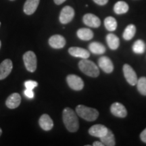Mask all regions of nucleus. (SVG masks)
Returning <instances> with one entry per match:
<instances>
[{
    "instance_id": "f704fd0d",
    "label": "nucleus",
    "mask_w": 146,
    "mask_h": 146,
    "mask_svg": "<svg viewBox=\"0 0 146 146\" xmlns=\"http://www.w3.org/2000/svg\"><path fill=\"white\" fill-rule=\"evenodd\" d=\"M0 27H1V22H0Z\"/></svg>"
},
{
    "instance_id": "f257e3e1",
    "label": "nucleus",
    "mask_w": 146,
    "mask_h": 146,
    "mask_svg": "<svg viewBox=\"0 0 146 146\" xmlns=\"http://www.w3.org/2000/svg\"><path fill=\"white\" fill-rule=\"evenodd\" d=\"M63 122L67 130L71 133L78 131L79 122L75 112L70 108H66L63 110Z\"/></svg>"
},
{
    "instance_id": "412c9836",
    "label": "nucleus",
    "mask_w": 146,
    "mask_h": 146,
    "mask_svg": "<svg viewBox=\"0 0 146 146\" xmlns=\"http://www.w3.org/2000/svg\"><path fill=\"white\" fill-rule=\"evenodd\" d=\"M100 141L106 146H114L115 145V139L114 135L112 131L108 129L105 135L100 137Z\"/></svg>"
},
{
    "instance_id": "dca6fc26",
    "label": "nucleus",
    "mask_w": 146,
    "mask_h": 146,
    "mask_svg": "<svg viewBox=\"0 0 146 146\" xmlns=\"http://www.w3.org/2000/svg\"><path fill=\"white\" fill-rule=\"evenodd\" d=\"M39 126L43 130L50 131L54 127V122L48 114H43L39 120Z\"/></svg>"
},
{
    "instance_id": "6e6552de",
    "label": "nucleus",
    "mask_w": 146,
    "mask_h": 146,
    "mask_svg": "<svg viewBox=\"0 0 146 146\" xmlns=\"http://www.w3.org/2000/svg\"><path fill=\"white\" fill-rule=\"evenodd\" d=\"M110 111L112 114L116 117L125 118L127 115V111L125 106L119 102H115L112 104L110 107Z\"/></svg>"
},
{
    "instance_id": "aec40b11",
    "label": "nucleus",
    "mask_w": 146,
    "mask_h": 146,
    "mask_svg": "<svg viewBox=\"0 0 146 146\" xmlns=\"http://www.w3.org/2000/svg\"><path fill=\"white\" fill-rule=\"evenodd\" d=\"M89 49L91 53L97 55L103 54L106 52V47L104 45L99 42H92L89 44Z\"/></svg>"
},
{
    "instance_id": "f03ea898",
    "label": "nucleus",
    "mask_w": 146,
    "mask_h": 146,
    "mask_svg": "<svg viewBox=\"0 0 146 146\" xmlns=\"http://www.w3.org/2000/svg\"><path fill=\"white\" fill-rule=\"evenodd\" d=\"M79 69L86 75L91 77H98L100 74L99 68L94 62L87 59H83L78 63Z\"/></svg>"
},
{
    "instance_id": "5701e85b",
    "label": "nucleus",
    "mask_w": 146,
    "mask_h": 146,
    "mask_svg": "<svg viewBox=\"0 0 146 146\" xmlns=\"http://www.w3.org/2000/svg\"><path fill=\"white\" fill-rule=\"evenodd\" d=\"M136 33V27L134 25H129L126 27L123 33V38L126 41L132 39Z\"/></svg>"
},
{
    "instance_id": "6ab92c4d",
    "label": "nucleus",
    "mask_w": 146,
    "mask_h": 146,
    "mask_svg": "<svg viewBox=\"0 0 146 146\" xmlns=\"http://www.w3.org/2000/svg\"><path fill=\"white\" fill-rule=\"evenodd\" d=\"M77 36L83 41H89L94 37V33L89 29L82 28L78 29L76 32Z\"/></svg>"
},
{
    "instance_id": "39448f33",
    "label": "nucleus",
    "mask_w": 146,
    "mask_h": 146,
    "mask_svg": "<svg viewBox=\"0 0 146 146\" xmlns=\"http://www.w3.org/2000/svg\"><path fill=\"white\" fill-rule=\"evenodd\" d=\"M68 86L73 90L81 91L84 87V82L81 77L75 74H69L66 77Z\"/></svg>"
},
{
    "instance_id": "423d86ee",
    "label": "nucleus",
    "mask_w": 146,
    "mask_h": 146,
    "mask_svg": "<svg viewBox=\"0 0 146 146\" xmlns=\"http://www.w3.org/2000/svg\"><path fill=\"white\" fill-rule=\"evenodd\" d=\"M123 73L124 76L129 84H130L132 86L136 85L138 81L137 76L136 72H135V70L130 65L126 64L123 66Z\"/></svg>"
},
{
    "instance_id": "b1692460",
    "label": "nucleus",
    "mask_w": 146,
    "mask_h": 146,
    "mask_svg": "<svg viewBox=\"0 0 146 146\" xmlns=\"http://www.w3.org/2000/svg\"><path fill=\"white\" fill-rule=\"evenodd\" d=\"M104 25L108 31H114L117 28V22L114 18L112 16H108L104 20Z\"/></svg>"
},
{
    "instance_id": "473e14b6",
    "label": "nucleus",
    "mask_w": 146,
    "mask_h": 146,
    "mask_svg": "<svg viewBox=\"0 0 146 146\" xmlns=\"http://www.w3.org/2000/svg\"><path fill=\"white\" fill-rule=\"evenodd\" d=\"M1 134H2V130H1V129L0 128V136L1 135Z\"/></svg>"
},
{
    "instance_id": "9b49d317",
    "label": "nucleus",
    "mask_w": 146,
    "mask_h": 146,
    "mask_svg": "<svg viewBox=\"0 0 146 146\" xmlns=\"http://www.w3.org/2000/svg\"><path fill=\"white\" fill-rule=\"evenodd\" d=\"M83 21L85 25L92 28H98L101 25L100 18L93 14H85L83 18Z\"/></svg>"
},
{
    "instance_id": "a211bd4d",
    "label": "nucleus",
    "mask_w": 146,
    "mask_h": 146,
    "mask_svg": "<svg viewBox=\"0 0 146 146\" xmlns=\"http://www.w3.org/2000/svg\"><path fill=\"white\" fill-rule=\"evenodd\" d=\"M107 44L111 50H117L120 45V40L116 35L110 33L106 36Z\"/></svg>"
},
{
    "instance_id": "f8f14e48",
    "label": "nucleus",
    "mask_w": 146,
    "mask_h": 146,
    "mask_svg": "<svg viewBox=\"0 0 146 146\" xmlns=\"http://www.w3.org/2000/svg\"><path fill=\"white\" fill-rule=\"evenodd\" d=\"M49 44L54 49L63 48L66 45V39L60 35H55L49 39Z\"/></svg>"
},
{
    "instance_id": "0eeeda50",
    "label": "nucleus",
    "mask_w": 146,
    "mask_h": 146,
    "mask_svg": "<svg viewBox=\"0 0 146 146\" xmlns=\"http://www.w3.org/2000/svg\"><path fill=\"white\" fill-rule=\"evenodd\" d=\"M74 16V10L72 7L65 6L63 8L62 10H61L60 14V23L63 25L68 24L72 21L73 18Z\"/></svg>"
},
{
    "instance_id": "4468645a",
    "label": "nucleus",
    "mask_w": 146,
    "mask_h": 146,
    "mask_svg": "<svg viewBox=\"0 0 146 146\" xmlns=\"http://www.w3.org/2000/svg\"><path fill=\"white\" fill-rule=\"evenodd\" d=\"M21 103V97L18 93L11 94L5 102L6 106L10 109H15L19 106Z\"/></svg>"
},
{
    "instance_id": "c9c22d12",
    "label": "nucleus",
    "mask_w": 146,
    "mask_h": 146,
    "mask_svg": "<svg viewBox=\"0 0 146 146\" xmlns=\"http://www.w3.org/2000/svg\"><path fill=\"white\" fill-rule=\"evenodd\" d=\"M10 1H14V0H10Z\"/></svg>"
},
{
    "instance_id": "2eb2a0df",
    "label": "nucleus",
    "mask_w": 146,
    "mask_h": 146,
    "mask_svg": "<svg viewBox=\"0 0 146 146\" xmlns=\"http://www.w3.org/2000/svg\"><path fill=\"white\" fill-rule=\"evenodd\" d=\"M108 130V129L104 125H95L89 129V133L91 135L100 138L105 135Z\"/></svg>"
},
{
    "instance_id": "cd10ccee",
    "label": "nucleus",
    "mask_w": 146,
    "mask_h": 146,
    "mask_svg": "<svg viewBox=\"0 0 146 146\" xmlns=\"http://www.w3.org/2000/svg\"><path fill=\"white\" fill-rule=\"evenodd\" d=\"M25 95L28 98H30V99H32V98H34V92L33 91V90H31V89H27L25 91Z\"/></svg>"
},
{
    "instance_id": "1a4fd4ad",
    "label": "nucleus",
    "mask_w": 146,
    "mask_h": 146,
    "mask_svg": "<svg viewBox=\"0 0 146 146\" xmlns=\"http://www.w3.org/2000/svg\"><path fill=\"white\" fill-rule=\"evenodd\" d=\"M13 68L12 62L10 59H6L0 64V80L4 79L10 74Z\"/></svg>"
},
{
    "instance_id": "9d476101",
    "label": "nucleus",
    "mask_w": 146,
    "mask_h": 146,
    "mask_svg": "<svg viewBox=\"0 0 146 146\" xmlns=\"http://www.w3.org/2000/svg\"><path fill=\"white\" fill-rule=\"evenodd\" d=\"M100 68L106 73H111L114 70V65L112 60L107 56H102L98 60Z\"/></svg>"
},
{
    "instance_id": "ddd939ff",
    "label": "nucleus",
    "mask_w": 146,
    "mask_h": 146,
    "mask_svg": "<svg viewBox=\"0 0 146 146\" xmlns=\"http://www.w3.org/2000/svg\"><path fill=\"white\" fill-rule=\"evenodd\" d=\"M68 52L71 56L82 59H87L90 56V53L87 50L78 47H72L68 49Z\"/></svg>"
},
{
    "instance_id": "bb28decb",
    "label": "nucleus",
    "mask_w": 146,
    "mask_h": 146,
    "mask_svg": "<svg viewBox=\"0 0 146 146\" xmlns=\"http://www.w3.org/2000/svg\"><path fill=\"white\" fill-rule=\"evenodd\" d=\"M25 85L27 89H31V90H33V89L35 88V87L37 86L38 83L37 82L34 81H27L25 83Z\"/></svg>"
},
{
    "instance_id": "a878e982",
    "label": "nucleus",
    "mask_w": 146,
    "mask_h": 146,
    "mask_svg": "<svg viewBox=\"0 0 146 146\" xmlns=\"http://www.w3.org/2000/svg\"><path fill=\"white\" fill-rule=\"evenodd\" d=\"M136 85L139 92L143 96H146V77L143 76V77L138 78Z\"/></svg>"
},
{
    "instance_id": "393cba45",
    "label": "nucleus",
    "mask_w": 146,
    "mask_h": 146,
    "mask_svg": "<svg viewBox=\"0 0 146 146\" xmlns=\"http://www.w3.org/2000/svg\"><path fill=\"white\" fill-rule=\"evenodd\" d=\"M133 52L137 54H143L145 50V44L143 40L139 39L134 43L133 45Z\"/></svg>"
},
{
    "instance_id": "4be33fe9",
    "label": "nucleus",
    "mask_w": 146,
    "mask_h": 146,
    "mask_svg": "<svg viewBox=\"0 0 146 146\" xmlns=\"http://www.w3.org/2000/svg\"><path fill=\"white\" fill-rule=\"evenodd\" d=\"M128 10H129V5L125 1H118L114 6V11L116 14H125L128 12Z\"/></svg>"
},
{
    "instance_id": "72a5a7b5",
    "label": "nucleus",
    "mask_w": 146,
    "mask_h": 146,
    "mask_svg": "<svg viewBox=\"0 0 146 146\" xmlns=\"http://www.w3.org/2000/svg\"><path fill=\"white\" fill-rule=\"evenodd\" d=\"M0 48H1V41H0Z\"/></svg>"
},
{
    "instance_id": "c85d7f7f",
    "label": "nucleus",
    "mask_w": 146,
    "mask_h": 146,
    "mask_svg": "<svg viewBox=\"0 0 146 146\" xmlns=\"http://www.w3.org/2000/svg\"><path fill=\"white\" fill-rule=\"evenodd\" d=\"M140 138H141L142 141L146 143V128L140 134Z\"/></svg>"
},
{
    "instance_id": "20e7f679",
    "label": "nucleus",
    "mask_w": 146,
    "mask_h": 146,
    "mask_svg": "<svg viewBox=\"0 0 146 146\" xmlns=\"http://www.w3.org/2000/svg\"><path fill=\"white\" fill-rule=\"evenodd\" d=\"M23 60L27 70L31 72H34L36 68V55L32 51L27 52L23 55Z\"/></svg>"
},
{
    "instance_id": "c756f323",
    "label": "nucleus",
    "mask_w": 146,
    "mask_h": 146,
    "mask_svg": "<svg viewBox=\"0 0 146 146\" xmlns=\"http://www.w3.org/2000/svg\"><path fill=\"white\" fill-rule=\"evenodd\" d=\"M94 1L97 4L100 5H104L106 4L108 0H94Z\"/></svg>"
},
{
    "instance_id": "7c9ffc66",
    "label": "nucleus",
    "mask_w": 146,
    "mask_h": 146,
    "mask_svg": "<svg viewBox=\"0 0 146 146\" xmlns=\"http://www.w3.org/2000/svg\"><path fill=\"white\" fill-rule=\"evenodd\" d=\"M93 145L94 146H104V143H102V141H95L94 143H93Z\"/></svg>"
},
{
    "instance_id": "2f4dec72",
    "label": "nucleus",
    "mask_w": 146,
    "mask_h": 146,
    "mask_svg": "<svg viewBox=\"0 0 146 146\" xmlns=\"http://www.w3.org/2000/svg\"><path fill=\"white\" fill-rule=\"evenodd\" d=\"M54 2L57 5H60L62 4V3H63L65 1H66V0H54Z\"/></svg>"
},
{
    "instance_id": "f3484780",
    "label": "nucleus",
    "mask_w": 146,
    "mask_h": 146,
    "mask_svg": "<svg viewBox=\"0 0 146 146\" xmlns=\"http://www.w3.org/2000/svg\"><path fill=\"white\" fill-rule=\"evenodd\" d=\"M39 1L40 0H27L24 5V12L27 15H31L34 14L37 9Z\"/></svg>"
},
{
    "instance_id": "7ed1b4c3",
    "label": "nucleus",
    "mask_w": 146,
    "mask_h": 146,
    "mask_svg": "<svg viewBox=\"0 0 146 146\" xmlns=\"http://www.w3.org/2000/svg\"><path fill=\"white\" fill-rule=\"evenodd\" d=\"M76 112L80 117L89 122L94 121L99 116V112L96 109L84 105L77 106L76 108Z\"/></svg>"
}]
</instances>
